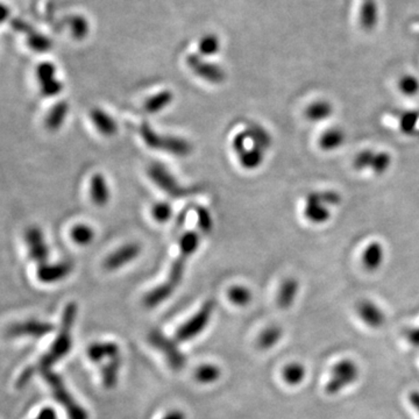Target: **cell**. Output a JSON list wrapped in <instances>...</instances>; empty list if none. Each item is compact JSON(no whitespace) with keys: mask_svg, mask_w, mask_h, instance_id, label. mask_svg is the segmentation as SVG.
Instances as JSON below:
<instances>
[{"mask_svg":"<svg viewBox=\"0 0 419 419\" xmlns=\"http://www.w3.org/2000/svg\"><path fill=\"white\" fill-rule=\"evenodd\" d=\"M152 215L153 218L155 219L156 222H166L173 215V208L167 201H160V203H156L153 206Z\"/></svg>","mask_w":419,"mask_h":419,"instance_id":"37","label":"cell"},{"mask_svg":"<svg viewBox=\"0 0 419 419\" xmlns=\"http://www.w3.org/2000/svg\"><path fill=\"white\" fill-rule=\"evenodd\" d=\"M70 236L73 241L79 246H88L95 238V231L90 226L81 224V225L73 227Z\"/></svg>","mask_w":419,"mask_h":419,"instance_id":"31","label":"cell"},{"mask_svg":"<svg viewBox=\"0 0 419 419\" xmlns=\"http://www.w3.org/2000/svg\"><path fill=\"white\" fill-rule=\"evenodd\" d=\"M199 240L201 236L195 231L184 233L180 240V253L170 267L169 276L167 278L166 282H163L162 284L146 294L144 297V304L146 307L152 309L158 307L173 295L177 287L182 282L188 260L199 247Z\"/></svg>","mask_w":419,"mask_h":419,"instance_id":"2","label":"cell"},{"mask_svg":"<svg viewBox=\"0 0 419 419\" xmlns=\"http://www.w3.org/2000/svg\"><path fill=\"white\" fill-rule=\"evenodd\" d=\"M196 211H197V222L199 229L204 234H208L211 232L212 226H213L210 212H208V208H201V206L197 208Z\"/></svg>","mask_w":419,"mask_h":419,"instance_id":"39","label":"cell"},{"mask_svg":"<svg viewBox=\"0 0 419 419\" xmlns=\"http://www.w3.org/2000/svg\"><path fill=\"white\" fill-rule=\"evenodd\" d=\"M406 338L412 346L419 347V328H412L406 333Z\"/></svg>","mask_w":419,"mask_h":419,"instance_id":"42","label":"cell"},{"mask_svg":"<svg viewBox=\"0 0 419 419\" xmlns=\"http://www.w3.org/2000/svg\"><path fill=\"white\" fill-rule=\"evenodd\" d=\"M215 303L213 300H206L197 314L181 325L175 332V340L177 342H190L204 331L211 321L212 314L215 311Z\"/></svg>","mask_w":419,"mask_h":419,"instance_id":"6","label":"cell"},{"mask_svg":"<svg viewBox=\"0 0 419 419\" xmlns=\"http://www.w3.org/2000/svg\"><path fill=\"white\" fill-rule=\"evenodd\" d=\"M384 250L383 247L379 243H373L367 247L365 253H363V266L368 271H376L383 262Z\"/></svg>","mask_w":419,"mask_h":419,"instance_id":"26","label":"cell"},{"mask_svg":"<svg viewBox=\"0 0 419 419\" xmlns=\"http://www.w3.org/2000/svg\"><path fill=\"white\" fill-rule=\"evenodd\" d=\"M220 48V43L219 39L215 36L208 34L205 36L203 39L199 41V53L204 56H211L215 54L218 53Z\"/></svg>","mask_w":419,"mask_h":419,"instance_id":"36","label":"cell"},{"mask_svg":"<svg viewBox=\"0 0 419 419\" xmlns=\"http://www.w3.org/2000/svg\"><path fill=\"white\" fill-rule=\"evenodd\" d=\"M220 376H222L220 368L215 365H211V363L201 365L197 370H195V379L198 383L201 384L215 383Z\"/></svg>","mask_w":419,"mask_h":419,"instance_id":"27","label":"cell"},{"mask_svg":"<svg viewBox=\"0 0 419 419\" xmlns=\"http://www.w3.org/2000/svg\"><path fill=\"white\" fill-rule=\"evenodd\" d=\"M300 290V283L295 278H287L280 288L277 295L278 307L281 309H289L296 300L297 294Z\"/></svg>","mask_w":419,"mask_h":419,"instance_id":"22","label":"cell"},{"mask_svg":"<svg viewBox=\"0 0 419 419\" xmlns=\"http://www.w3.org/2000/svg\"><path fill=\"white\" fill-rule=\"evenodd\" d=\"M307 376V370L303 365L298 363H293L283 370V379L289 386H298L303 382Z\"/></svg>","mask_w":419,"mask_h":419,"instance_id":"30","label":"cell"},{"mask_svg":"<svg viewBox=\"0 0 419 419\" xmlns=\"http://www.w3.org/2000/svg\"><path fill=\"white\" fill-rule=\"evenodd\" d=\"M68 25L70 29L71 36H74V39L83 40L85 36H88L89 24L83 17H71L68 20Z\"/></svg>","mask_w":419,"mask_h":419,"instance_id":"33","label":"cell"},{"mask_svg":"<svg viewBox=\"0 0 419 419\" xmlns=\"http://www.w3.org/2000/svg\"><path fill=\"white\" fill-rule=\"evenodd\" d=\"M12 27L17 32L24 33L27 36V45L34 52L46 53L48 50L52 49V47H53L52 40L41 33L36 32L32 26H29L27 22H22L20 19H15L12 22Z\"/></svg>","mask_w":419,"mask_h":419,"instance_id":"15","label":"cell"},{"mask_svg":"<svg viewBox=\"0 0 419 419\" xmlns=\"http://www.w3.org/2000/svg\"><path fill=\"white\" fill-rule=\"evenodd\" d=\"M148 342L166 358L167 363L174 370H180L185 366L187 359L178 349L176 340H172L159 330H153L148 335Z\"/></svg>","mask_w":419,"mask_h":419,"instance_id":"8","label":"cell"},{"mask_svg":"<svg viewBox=\"0 0 419 419\" xmlns=\"http://www.w3.org/2000/svg\"><path fill=\"white\" fill-rule=\"evenodd\" d=\"M399 90L404 95H416L419 91V82L413 76H405L399 82Z\"/></svg>","mask_w":419,"mask_h":419,"instance_id":"40","label":"cell"},{"mask_svg":"<svg viewBox=\"0 0 419 419\" xmlns=\"http://www.w3.org/2000/svg\"><path fill=\"white\" fill-rule=\"evenodd\" d=\"M264 152L266 151H264V149L254 146L252 148L245 147V149H243L236 155L239 158L240 163L245 169H257V167L264 162Z\"/></svg>","mask_w":419,"mask_h":419,"instance_id":"24","label":"cell"},{"mask_svg":"<svg viewBox=\"0 0 419 419\" xmlns=\"http://www.w3.org/2000/svg\"><path fill=\"white\" fill-rule=\"evenodd\" d=\"M339 201L340 197L335 192L310 195L307 198L304 215L310 222H324L330 217L328 205L338 204Z\"/></svg>","mask_w":419,"mask_h":419,"instance_id":"9","label":"cell"},{"mask_svg":"<svg viewBox=\"0 0 419 419\" xmlns=\"http://www.w3.org/2000/svg\"><path fill=\"white\" fill-rule=\"evenodd\" d=\"M25 241L31 260L34 261L38 266L48 262L49 248L47 246L43 231L39 227H29L25 233Z\"/></svg>","mask_w":419,"mask_h":419,"instance_id":"13","label":"cell"},{"mask_svg":"<svg viewBox=\"0 0 419 419\" xmlns=\"http://www.w3.org/2000/svg\"><path fill=\"white\" fill-rule=\"evenodd\" d=\"M360 22L363 29L367 31H370L376 26L377 6L374 0H365L360 12Z\"/></svg>","mask_w":419,"mask_h":419,"instance_id":"29","label":"cell"},{"mask_svg":"<svg viewBox=\"0 0 419 419\" xmlns=\"http://www.w3.org/2000/svg\"><path fill=\"white\" fill-rule=\"evenodd\" d=\"M162 419H187L183 412L180 410H173L168 412L166 416H163Z\"/></svg>","mask_w":419,"mask_h":419,"instance_id":"44","label":"cell"},{"mask_svg":"<svg viewBox=\"0 0 419 419\" xmlns=\"http://www.w3.org/2000/svg\"><path fill=\"white\" fill-rule=\"evenodd\" d=\"M90 118L95 125L96 128L98 130L99 133L102 134L104 137H113L118 132V125L116 120L112 116H109L105 111L102 109L95 107L90 111Z\"/></svg>","mask_w":419,"mask_h":419,"instance_id":"19","label":"cell"},{"mask_svg":"<svg viewBox=\"0 0 419 419\" xmlns=\"http://www.w3.org/2000/svg\"><path fill=\"white\" fill-rule=\"evenodd\" d=\"M332 114V106L328 102H317L307 109V118L310 120H323Z\"/></svg>","mask_w":419,"mask_h":419,"instance_id":"35","label":"cell"},{"mask_svg":"<svg viewBox=\"0 0 419 419\" xmlns=\"http://www.w3.org/2000/svg\"><path fill=\"white\" fill-rule=\"evenodd\" d=\"M123 359L121 356L107 360V363L100 365V376H102V383L106 389H112L118 383V377H119V370L121 368Z\"/></svg>","mask_w":419,"mask_h":419,"instance_id":"20","label":"cell"},{"mask_svg":"<svg viewBox=\"0 0 419 419\" xmlns=\"http://www.w3.org/2000/svg\"><path fill=\"white\" fill-rule=\"evenodd\" d=\"M188 67L190 68L195 75L212 84H219L225 81V71L218 64L210 63L203 60L199 55L191 54L187 59Z\"/></svg>","mask_w":419,"mask_h":419,"instance_id":"12","label":"cell"},{"mask_svg":"<svg viewBox=\"0 0 419 419\" xmlns=\"http://www.w3.org/2000/svg\"><path fill=\"white\" fill-rule=\"evenodd\" d=\"M342 142H344V133L340 130H330L321 139V146L325 151L338 148Z\"/></svg>","mask_w":419,"mask_h":419,"instance_id":"34","label":"cell"},{"mask_svg":"<svg viewBox=\"0 0 419 419\" xmlns=\"http://www.w3.org/2000/svg\"><path fill=\"white\" fill-rule=\"evenodd\" d=\"M147 174L158 188L165 191L167 195H169L172 198L189 197L190 195L197 191L195 188H185L181 185L173 174L170 173L168 168L162 163L153 162L152 165H149Z\"/></svg>","mask_w":419,"mask_h":419,"instance_id":"5","label":"cell"},{"mask_svg":"<svg viewBox=\"0 0 419 419\" xmlns=\"http://www.w3.org/2000/svg\"><path fill=\"white\" fill-rule=\"evenodd\" d=\"M137 133L149 148L162 151L176 156H187L192 152V146L185 139L159 134L153 130L147 121H142L139 125Z\"/></svg>","mask_w":419,"mask_h":419,"instance_id":"3","label":"cell"},{"mask_svg":"<svg viewBox=\"0 0 419 419\" xmlns=\"http://www.w3.org/2000/svg\"><path fill=\"white\" fill-rule=\"evenodd\" d=\"M409 402L411 403L412 406L416 409V411L419 413V391L413 390L409 394Z\"/></svg>","mask_w":419,"mask_h":419,"instance_id":"43","label":"cell"},{"mask_svg":"<svg viewBox=\"0 0 419 419\" xmlns=\"http://www.w3.org/2000/svg\"><path fill=\"white\" fill-rule=\"evenodd\" d=\"M76 317H77V304L70 302L66 305L63 312H62L60 330L57 333L56 339L54 340L48 352L45 353L38 360V363L22 370V374L17 379V388L25 387L36 374H41L45 370H50L55 363L68 356V353L70 352L71 346H73L71 330L76 321Z\"/></svg>","mask_w":419,"mask_h":419,"instance_id":"1","label":"cell"},{"mask_svg":"<svg viewBox=\"0 0 419 419\" xmlns=\"http://www.w3.org/2000/svg\"><path fill=\"white\" fill-rule=\"evenodd\" d=\"M359 366L349 359L339 361L331 372V377L328 380L325 391L328 395H337L354 383L359 379Z\"/></svg>","mask_w":419,"mask_h":419,"instance_id":"7","label":"cell"},{"mask_svg":"<svg viewBox=\"0 0 419 419\" xmlns=\"http://www.w3.org/2000/svg\"><path fill=\"white\" fill-rule=\"evenodd\" d=\"M173 92L170 90H163V91L149 97L148 99H146L144 109H145L146 112L154 114V113L160 112L163 109H166L167 106H169L170 102H173Z\"/></svg>","mask_w":419,"mask_h":419,"instance_id":"25","label":"cell"},{"mask_svg":"<svg viewBox=\"0 0 419 419\" xmlns=\"http://www.w3.org/2000/svg\"><path fill=\"white\" fill-rule=\"evenodd\" d=\"M119 346L116 342H93L89 346L88 356L92 363L102 365L106 360L113 359L120 356Z\"/></svg>","mask_w":419,"mask_h":419,"instance_id":"17","label":"cell"},{"mask_svg":"<svg viewBox=\"0 0 419 419\" xmlns=\"http://www.w3.org/2000/svg\"><path fill=\"white\" fill-rule=\"evenodd\" d=\"M358 312L361 319L366 323L370 328H379L386 321V314L376 304L370 300H363L358 305Z\"/></svg>","mask_w":419,"mask_h":419,"instance_id":"18","label":"cell"},{"mask_svg":"<svg viewBox=\"0 0 419 419\" xmlns=\"http://www.w3.org/2000/svg\"><path fill=\"white\" fill-rule=\"evenodd\" d=\"M69 112V104L67 102H59L50 109L45 119V125L49 130H57L63 125L64 120Z\"/></svg>","mask_w":419,"mask_h":419,"instance_id":"23","label":"cell"},{"mask_svg":"<svg viewBox=\"0 0 419 419\" xmlns=\"http://www.w3.org/2000/svg\"><path fill=\"white\" fill-rule=\"evenodd\" d=\"M54 330H55V326L52 323L31 319V321L12 324L8 328V335L10 338L27 337V338L41 339L50 335Z\"/></svg>","mask_w":419,"mask_h":419,"instance_id":"10","label":"cell"},{"mask_svg":"<svg viewBox=\"0 0 419 419\" xmlns=\"http://www.w3.org/2000/svg\"><path fill=\"white\" fill-rule=\"evenodd\" d=\"M390 156L388 155L387 153H379V154L374 153L370 168L375 173H383L388 169V167L390 166Z\"/></svg>","mask_w":419,"mask_h":419,"instance_id":"38","label":"cell"},{"mask_svg":"<svg viewBox=\"0 0 419 419\" xmlns=\"http://www.w3.org/2000/svg\"><path fill=\"white\" fill-rule=\"evenodd\" d=\"M71 271H73V264L69 261H62L57 264L47 262L38 266L36 276L39 278L40 282L50 284V283L60 282L70 274Z\"/></svg>","mask_w":419,"mask_h":419,"instance_id":"16","label":"cell"},{"mask_svg":"<svg viewBox=\"0 0 419 419\" xmlns=\"http://www.w3.org/2000/svg\"><path fill=\"white\" fill-rule=\"evenodd\" d=\"M282 328L278 326H271L266 328L257 338V347L262 351H267L274 347L282 339Z\"/></svg>","mask_w":419,"mask_h":419,"instance_id":"28","label":"cell"},{"mask_svg":"<svg viewBox=\"0 0 419 419\" xmlns=\"http://www.w3.org/2000/svg\"><path fill=\"white\" fill-rule=\"evenodd\" d=\"M90 196L97 206H105L109 199V191L105 177L102 174H95L90 181Z\"/></svg>","mask_w":419,"mask_h":419,"instance_id":"21","label":"cell"},{"mask_svg":"<svg viewBox=\"0 0 419 419\" xmlns=\"http://www.w3.org/2000/svg\"><path fill=\"white\" fill-rule=\"evenodd\" d=\"M142 253V247L137 243H126L109 254L104 261V268L106 271H113L130 264Z\"/></svg>","mask_w":419,"mask_h":419,"instance_id":"14","label":"cell"},{"mask_svg":"<svg viewBox=\"0 0 419 419\" xmlns=\"http://www.w3.org/2000/svg\"><path fill=\"white\" fill-rule=\"evenodd\" d=\"M41 375L52 389L55 399L67 411L68 418L89 419L88 412L85 411V409L78 404L76 399L73 397V395L68 390L62 377L59 374L54 373L53 370H45Z\"/></svg>","mask_w":419,"mask_h":419,"instance_id":"4","label":"cell"},{"mask_svg":"<svg viewBox=\"0 0 419 419\" xmlns=\"http://www.w3.org/2000/svg\"><path fill=\"white\" fill-rule=\"evenodd\" d=\"M227 296H229V300L238 307H246L252 300L250 290L243 286L231 287Z\"/></svg>","mask_w":419,"mask_h":419,"instance_id":"32","label":"cell"},{"mask_svg":"<svg viewBox=\"0 0 419 419\" xmlns=\"http://www.w3.org/2000/svg\"><path fill=\"white\" fill-rule=\"evenodd\" d=\"M34 419H57V413L52 406H47V408L41 409V411Z\"/></svg>","mask_w":419,"mask_h":419,"instance_id":"41","label":"cell"},{"mask_svg":"<svg viewBox=\"0 0 419 419\" xmlns=\"http://www.w3.org/2000/svg\"><path fill=\"white\" fill-rule=\"evenodd\" d=\"M36 78L39 81L40 91L43 97L52 98L60 95L63 84L56 77V68L52 62H43L36 67Z\"/></svg>","mask_w":419,"mask_h":419,"instance_id":"11","label":"cell"}]
</instances>
